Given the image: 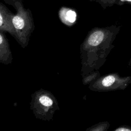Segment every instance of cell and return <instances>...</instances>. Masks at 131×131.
Here are the masks:
<instances>
[{"instance_id":"cell-6","label":"cell","mask_w":131,"mask_h":131,"mask_svg":"<svg viewBox=\"0 0 131 131\" xmlns=\"http://www.w3.org/2000/svg\"><path fill=\"white\" fill-rule=\"evenodd\" d=\"M128 65L131 66V57H130V59H129V60L128 61Z\"/></svg>"},{"instance_id":"cell-3","label":"cell","mask_w":131,"mask_h":131,"mask_svg":"<svg viewBox=\"0 0 131 131\" xmlns=\"http://www.w3.org/2000/svg\"><path fill=\"white\" fill-rule=\"evenodd\" d=\"M39 102L43 106L49 107L52 105L53 101L52 99L47 95H42L39 99Z\"/></svg>"},{"instance_id":"cell-2","label":"cell","mask_w":131,"mask_h":131,"mask_svg":"<svg viewBox=\"0 0 131 131\" xmlns=\"http://www.w3.org/2000/svg\"><path fill=\"white\" fill-rule=\"evenodd\" d=\"M12 23L14 28L17 30H21L25 26V21L24 19L18 15H16L13 17Z\"/></svg>"},{"instance_id":"cell-5","label":"cell","mask_w":131,"mask_h":131,"mask_svg":"<svg viewBox=\"0 0 131 131\" xmlns=\"http://www.w3.org/2000/svg\"><path fill=\"white\" fill-rule=\"evenodd\" d=\"M115 131H131V126L128 125H122L115 129Z\"/></svg>"},{"instance_id":"cell-4","label":"cell","mask_w":131,"mask_h":131,"mask_svg":"<svg viewBox=\"0 0 131 131\" xmlns=\"http://www.w3.org/2000/svg\"><path fill=\"white\" fill-rule=\"evenodd\" d=\"M65 18L68 21L71 23H74L76 18V14L75 12L71 10H68L66 13Z\"/></svg>"},{"instance_id":"cell-1","label":"cell","mask_w":131,"mask_h":131,"mask_svg":"<svg viewBox=\"0 0 131 131\" xmlns=\"http://www.w3.org/2000/svg\"><path fill=\"white\" fill-rule=\"evenodd\" d=\"M131 83V76L121 77L118 73L105 76L101 80V87L105 90H123Z\"/></svg>"},{"instance_id":"cell-7","label":"cell","mask_w":131,"mask_h":131,"mask_svg":"<svg viewBox=\"0 0 131 131\" xmlns=\"http://www.w3.org/2000/svg\"><path fill=\"white\" fill-rule=\"evenodd\" d=\"M122 1H129V2H131V0H122Z\"/></svg>"}]
</instances>
